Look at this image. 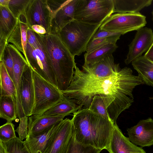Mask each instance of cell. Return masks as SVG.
<instances>
[{
	"label": "cell",
	"mask_w": 153,
	"mask_h": 153,
	"mask_svg": "<svg viewBox=\"0 0 153 153\" xmlns=\"http://www.w3.org/2000/svg\"><path fill=\"white\" fill-rule=\"evenodd\" d=\"M70 84L63 95L74 100L79 110L88 108L95 95L103 98L111 121L116 123L120 114L128 108L134 102L132 92L137 85L144 84L138 76L133 74L130 68L125 67L107 77L99 78L80 70L77 66Z\"/></svg>",
	"instance_id": "cell-1"
},
{
	"label": "cell",
	"mask_w": 153,
	"mask_h": 153,
	"mask_svg": "<svg viewBox=\"0 0 153 153\" xmlns=\"http://www.w3.org/2000/svg\"><path fill=\"white\" fill-rule=\"evenodd\" d=\"M71 120L77 142L102 150L107 149L115 123L96 115L88 108L78 110Z\"/></svg>",
	"instance_id": "cell-2"
},
{
	"label": "cell",
	"mask_w": 153,
	"mask_h": 153,
	"mask_svg": "<svg viewBox=\"0 0 153 153\" xmlns=\"http://www.w3.org/2000/svg\"><path fill=\"white\" fill-rule=\"evenodd\" d=\"M39 35L55 75L58 87L61 91L65 90L70 84L76 67L74 56L58 35L52 33Z\"/></svg>",
	"instance_id": "cell-3"
},
{
	"label": "cell",
	"mask_w": 153,
	"mask_h": 153,
	"mask_svg": "<svg viewBox=\"0 0 153 153\" xmlns=\"http://www.w3.org/2000/svg\"><path fill=\"white\" fill-rule=\"evenodd\" d=\"M102 24L91 25L74 19L57 35L75 57L85 52L94 35Z\"/></svg>",
	"instance_id": "cell-4"
},
{
	"label": "cell",
	"mask_w": 153,
	"mask_h": 153,
	"mask_svg": "<svg viewBox=\"0 0 153 153\" xmlns=\"http://www.w3.org/2000/svg\"><path fill=\"white\" fill-rule=\"evenodd\" d=\"M113 0H81L74 19L91 25L102 24L114 13Z\"/></svg>",
	"instance_id": "cell-5"
},
{
	"label": "cell",
	"mask_w": 153,
	"mask_h": 153,
	"mask_svg": "<svg viewBox=\"0 0 153 153\" xmlns=\"http://www.w3.org/2000/svg\"><path fill=\"white\" fill-rule=\"evenodd\" d=\"M33 77L35 92L33 115H38L62 100L64 96L58 87L33 71Z\"/></svg>",
	"instance_id": "cell-6"
},
{
	"label": "cell",
	"mask_w": 153,
	"mask_h": 153,
	"mask_svg": "<svg viewBox=\"0 0 153 153\" xmlns=\"http://www.w3.org/2000/svg\"><path fill=\"white\" fill-rule=\"evenodd\" d=\"M38 35L39 42L36 46L33 47L27 44L26 60L33 71L58 87L57 80L50 59L39 34H38Z\"/></svg>",
	"instance_id": "cell-7"
},
{
	"label": "cell",
	"mask_w": 153,
	"mask_h": 153,
	"mask_svg": "<svg viewBox=\"0 0 153 153\" xmlns=\"http://www.w3.org/2000/svg\"><path fill=\"white\" fill-rule=\"evenodd\" d=\"M146 24V17L140 13H117L112 14L102 24L99 28L123 35L143 28Z\"/></svg>",
	"instance_id": "cell-8"
},
{
	"label": "cell",
	"mask_w": 153,
	"mask_h": 153,
	"mask_svg": "<svg viewBox=\"0 0 153 153\" xmlns=\"http://www.w3.org/2000/svg\"><path fill=\"white\" fill-rule=\"evenodd\" d=\"M53 15L48 0H31L25 13L29 28L35 25L41 26L46 30L47 34L51 33Z\"/></svg>",
	"instance_id": "cell-9"
},
{
	"label": "cell",
	"mask_w": 153,
	"mask_h": 153,
	"mask_svg": "<svg viewBox=\"0 0 153 153\" xmlns=\"http://www.w3.org/2000/svg\"><path fill=\"white\" fill-rule=\"evenodd\" d=\"M153 43V32L151 28L143 27L137 30L134 39L128 45V51L124 60L125 64L128 65L142 56Z\"/></svg>",
	"instance_id": "cell-10"
},
{
	"label": "cell",
	"mask_w": 153,
	"mask_h": 153,
	"mask_svg": "<svg viewBox=\"0 0 153 153\" xmlns=\"http://www.w3.org/2000/svg\"><path fill=\"white\" fill-rule=\"evenodd\" d=\"M62 120L42 132L28 135L24 142L30 153H47Z\"/></svg>",
	"instance_id": "cell-11"
},
{
	"label": "cell",
	"mask_w": 153,
	"mask_h": 153,
	"mask_svg": "<svg viewBox=\"0 0 153 153\" xmlns=\"http://www.w3.org/2000/svg\"><path fill=\"white\" fill-rule=\"evenodd\" d=\"M33 70L26 65L23 71L21 79L20 94L21 103L25 116L33 115L35 102V92L33 77Z\"/></svg>",
	"instance_id": "cell-12"
},
{
	"label": "cell",
	"mask_w": 153,
	"mask_h": 153,
	"mask_svg": "<svg viewBox=\"0 0 153 153\" xmlns=\"http://www.w3.org/2000/svg\"><path fill=\"white\" fill-rule=\"evenodd\" d=\"M13 62V81L16 90L17 117L19 119L25 116L21 105L20 87L22 75L25 65L28 64L25 57L13 45L7 43Z\"/></svg>",
	"instance_id": "cell-13"
},
{
	"label": "cell",
	"mask_w": 153,
	"mask_h": 153,
	"mask_svg": "<svg viewBox=\"0 0 153 153\" xmlns=\"http://www.w3.org/2000/svg\"><path fill=\"white\" fill-rule=\"evenodd\" d=\"M127 131L128 138L133 143L142 147L153 145V120L151 118L140 120Z\"/></svg>",
	"instance_id": "cell-14"
},
{
	"label": "cell",
	"mask_w": 153,
	"mask_h": 153,
	"mask_svg": "<svg viewBox=\"0 0 153 153\" xmlns=\"http://www.w3.org/2000/svg\"><path fill=\"white\" fill-rule=\"evenodd\" d=\"M81 1V0H66L53 15L51 33L58 35L63 27L74 19L75 12Z\"/></svg>",
	"instance_id": "cell-15"
},
{
	"label": "cell",
	"mask_w": 153,
	"mask_h": 153,
	"mask_svg": "<svg viewBox=\"0 0 153 153\" xmlns=\"http://www.w3.org/2000/svg\"><path fill=\"white\" fill-rule=\"evenodd\" d=\"M73 132L71 119H64L47 153H66Z\"/></svg>",
	"instance_id": "cell-16"
},
{
	"label": "cell",
	"mask_w": 153,
	"mask_h": 153,
	"mask_svg": "<svg viewBox=\"0 0 153 153\" xmlns=\"http://www.w3.org/2000/svg\"><path fill=\"white\" fill-rule=\"evenodd\" d=\"M107 150L109 153H146L143 149L132 143L123 135L117 123L114 124Z\"/></svg>",
	"instance_id": "cell-17"
},
{
	"label": "cell",
	"mask_w": 153,
	"mask_h": 153,
	"mask_svg": "<svg viewBox=\"0 0 153 153\" xmlns=\"http://www.w3.org/2000/svg\"><path fill=\"white\" fill-rule=\"evenodd\" d=\"M82 68L84 72L101 78L110 77L117 73L121 68L119 63H115L112 54L93 65L84 64Z\"/></svg>",
	"instance_id": "cell-18"
},
{
	"label": "cell",
	"mask_w": 153,
	"mask_h": 153,
	"mask_svg": "<svg viewBox=\"0 0 153 153\" xmlns=\"http://www.w3.org/2000/svg\"><path fill=\"white\" fill-rule=\"evenodd\" d=\"M28 28L26 16H20L16 27L7 41V43H11L18 51L22 53L26 59L27 33Z\"/></svg>",
	"instance_id": "cell-19"
},
{
	"label": "cell",
	"mask_w": 153,
	"mask_h": 153,
	"mask_svg": "<svg viewBox=\"0 0 153 153\" xmlns=\"http://www.w3.org/2000/svg\"><path fill=\"white\" fill-rule=\"evenodd\" d=\"M67 116V114H63L41 116L33 115L28 117V135L42 132L63 120Z\"/></svg>",
	"instance_id": "cell-20"
},
{
	"label": "cell",
	"mask_w": 153,
	"mask_h": 153,
	"mask_svg": "<svg viewBox=\"0 0 153 153\" xmlns=\"http://www.w3.org/2000/svg\"><path fill=\"white\" fill-rule=\"evenodd\" d=\"M18 20L8 7L0 5V39L7 42L17 25Z\"/></svg>",
	"instance_id": "cell-21"
},
{
	"label": "cell",
	"mask_w": 153,
	"mask_h": 153,
	"mask_svg": "<svg viewBox=\"0 0 153 153\" xmlns=\"http://www.w3.org/2000/svg\"><path fill=\"white\" fill-rule=\"evenodd\" d=\"M79 107L74 100L64 96L62 100L42 114L36 115L41 116H48L57 115H70L75 114L79 110Z\"/></svg>",
	"instance_id": "cell-22"
},
{
	"label": "cell",
	"mask_w": 153,
	"mask_h": 153,
	"mask_svg": "<svg viewBox=\"0 0 153 153\" xmlns=\"http://www.w3.org/2000/svg\"><path fill=\"white\" fill-rule=\"evenodd\" d=\"M131 63L144 83L153 86V63L142 56L134 60Z\"/></svg>",
	"instance_id": "cell-23"
},
{
	"label": "cell",
	"mask_w": 153,
	"mask_h": 153,
	"mask_svg": "<svg viewBox=\"0 0 153 153\" xmlns=\"http://www.w3.org/2000/svg\"><path fill=\"white\" fill-rule=\"evenodd\" d=\"M114 13H136L152 3V0H113Z\"/></svg>",
	"instance_id": "cell-24"
},
{
	"label": "cell",
	"mask_w": 153,
	"mask_h": 153,
	"mask_svg": "<svg viewBox=\"0 0 153 153\" xmlns=\"http://www.w3.org/2000/svg\"><path fill=\"white\" fill-rule=\"evenodd\" d=\"M0 117L7 122H12L16 119V99L10 96H1Z\"/></svg>",
	"instance_id": "cell-25"
},
{
	"label": "cell",
	"mask_w": 153,
	"mask_h": 153,
	"mask_svg": "<svg viewBox=\"0 0 153 153\" xmlns=\"http://www.w3.org/2000/svg\"><path fill=\"white\" fill-rule=\"evenodd\" d=\"M118 48L116 44H111L100 48L84 55L85 64L91 65L112 54Z\"/></svg>",
	"instance_id": "cell-26"
},
{
	"label": "cell",
	"mask_w": 153,
	"mask_h": 153,
	"mask_svg": "<svg viewBox=\"0 0 153 153\" xmlns=\"http://www.w3.org/2000/svg\"><path fill=\"white\" fill-rule=\"evenodd\" d=\"M0 96H10L16 99V90L15 84L8 74L2 60H0Z\"/></svg>",
	"instance_id": "cell-27"
},
{
	"label": "cell",
	"mask_w": 153,
	"mask_h": 153,
	"mask_svg": "<svg viewBox=\"0 0 153 153\" xmlns=\"http://www.w3.org/2000/svg\"><path fill=\"white\" fill-rule=\"evenodd\" d=\"M88 108L96 115L111 120L104 100L101 96L97 95L93 97Z\"/></svg>",
	"instance_id": "cell-28"
},
{
	"label": "cell",
	"mask_w": 153,
	"mask_h": 153,
	"mask_svg": "<svg viewBox=\"0 0 153 153\" xmlns=\"http://www.w3.org/2000/svg\"><path fill=\"white\" fill-rule=\"evenodd\" d=\"M121 35L91 39L86 48V53H90L106 45L116 44Z\"/></svg>",
	"instance_id": "cell-29"
},
{
	"label": "cell",
	"mask_w": 153,
	"mask_h": 153,
	"mask_svg": "<svg viewBox=\"0 0 153 153\" xmlns=\"http://www.w3.org/2000/svg\"><path fill=\"white\" fill-rule=\"evenodd\" d=\"M101 151L92 146L82 145L77 142L73 132L66 153H100Z\"/></svg>",
	"instance_id": "cell-30"
},
{
	"label": "cell",
	"mask_w": 153,
	"mask_h": 153,
	"mask_svg": "<svg viewBox=\"0 0 153 153\" xmlns=\"http://www.w3.org/2000/svg\"><path fill=\"white\" fill-rule=\"evenodd\" d=\"M31 0H10L8 8L14 16L18 19L22 15L25 16L26 11Z\"/></svg>",
	"instance_id": "cell-31"
},
{
	"label": "cell",
	"mask_w": 153,
	"mask_h": 153,
	"mask_svg": "<svg viewBox=\"0 0 153 153\" xmlns=\"http://www.w3.org/2000/svg\"><path fill=\"white\" fill-rule=\"evenodd\" d=\"M7 153H30L24 141L16 137L9 141L4 143Z\"/></svg>",
	"instance_id": "cell-32"
},
{
	"label": "cell",
	"mask_w": 153,
	"mask_h": 153,
	"mask_svg": "<svg viewBox=\"0 0 153 153\" xmlns=\"http://www.w3.org/2000/svg\"><path fill=\"white\" fill-rule=\"evenodd\" d=\"M14 125L12 122H7L0 127V141L6 143L16 137Z\"/></svg>",
	"instance_id": "cell-33"
},
{
	"label": "cell",
	"mask_w": 153,
	"mask_h": 153,
	"mask_svg": "<svg viewBox=\"0 0 153 153\" xmlns=\"http://www.w3.org/2000/svg\"><path fill=\"white\" fill-rule=\"evenodd\" d=\"M2 60L7 71L13 81V62L9 49L7 45L5 46L2 58L0 59Z\"/></svg>",
	"instance_id": "cell-34"
},
{
	"label": "cell",
	"mask_w": 153,
	"mask_h": 153,
	"mask_svg": "<svg viewBox=\"0 0 153 153\" xmlns=\"http://www.w3.org/2000/svg\"><path fill=\"white\" fill-rule=\"evenodd\" d=\"M28 117L25 116L19 119V126L15 130L20 140H23L27 138L28 135Z\"/></svg>",
	"instance_id": "cell-35"
},
{
	"label": "cell",
	"mask_w": 153,
	"mask_h": 153,
	"mask_svg": "<svg viewBox=\"0 0 153 153\" xmlns=\"http://www.w3.org/2000/svg\"><path fill=\"white\" fill-rule=\"evenodd\" d=\"M27 43L33 47L36 46L39 42L38 34L29 28L27 33Z\"/></svg>",
	"instance_id": "cell-36"
},
{
	"label": "cell",
	"mask_w": 153,
	"mask_h": 153,
	"mask_svg": "<svg viewBox=\"0 0 153 153\" xmlns=\"http://www.w3.org/2000/svg\"><path fill=\"white\" fill-rule=\"evenodd\" d=\"M121 35L120 33H114L100 29L99 28L94 35L91 39Z\"/></svg>",
	"instance_id": "cell-37"
},
{
	"label": "cell",
	"mask_w": 153,
	"mask_h": 153,
	"mask_svg": "<svg viewBox=\"0 0 153 153\" xmlns=\"http://www.w3.org/2000/svg\"><path fill=\"white\" fill-rule=\"evenodd\" d=\"M30 28L40 35H46L47 34V32L46 30L41 26L35 25L31 26Z\"/></svg>",
	"instance_id": "cell-38"
},
{
	"label": "cell",
	"mask_w": 153,
	"mask_h": 153,
	"mask_svg": "<svg viewBox=\"0 0 153 153\" xmlns=\"http://www.w3.org/2000/svg\"><path fill=\"white\" fill-rule=\"evenodd\" d=\"M144 56L153 63V43Z\"/></svg>",
	"instance_id": "cell-39"
},
{
	"label": "cell",
	"mask_w": 153,
	"mask_h": 153,
	"mask_svg": "<svg viewBox=\"0 0 153 153\" xmlns=\"http://www.w3.org/2000/svg\"><path fill=\"white\" fill-rule=\"evenodd\" d=\"M10 0H0V5L8 7Z\"/></svg>",
	"instance_id": "cell-40"
},
{
	"label": "cell",
	"mask_w": 153,
	"mask_h": 153,
	"mask_svg": "<svg viewBox=\"0 0 153 153\" xmlns=\"http://www.w3.org/2000/svg\"><path fill=\"white\" fill-rule=\"evenodd\" d=\"M152 20H153V10L152 11Z\"/></svg>",
	"instance_id": "cell-41"
},
{
	"label": "cell",
	"mask_w": 153,
	"mask_h": 153,
	"mask_svg": "<svg viewBox=\"0 0 153 153\" xmlns=\"http://www.w3.org/2000/svg\"><path fill=\"white\" fill-rule=\"evenodd\" d=\"M149 98L150 100H153V97H149Z\"/></svg>",
	"instance_id": "cell-42"
}]
</instances>
